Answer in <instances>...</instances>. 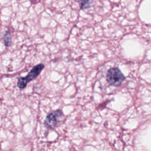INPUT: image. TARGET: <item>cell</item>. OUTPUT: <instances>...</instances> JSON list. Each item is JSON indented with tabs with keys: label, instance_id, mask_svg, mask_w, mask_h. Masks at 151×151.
<instances>
[{
	"label": "cell",
	"instance_id": "cell-1",
	"mask_svg": "<svg viewBox=\"0 0 151 151\" xmlns=\"http://www.w3.org/2000/svg\"><path fill=\"white\" fill-rule=\"evenodd\" d=\"M44 67L45 65L41 63L34 66L26 77H20L18 78L17 87L21 90L25 88L29 82L35 79L40 74Z\"/></svg>",
	"mask_w": 151,
	"mask_h": 151
},
{
	"label": "cell",
	"instance_id": "cell-2",
	"mask_svg": "<svg viewBox=\"0 0 151 151\" xmlns=\"http://www.w3.org/2000/svg\"><path fill=\"white\" fill-rule=\"evenodd\" d=\"M124 76L117 67L110 68L106 74V80L111 86L118 87L124 80Z\"/></svg>",
	"mask_w": 151,
	"mask_h": 151
},
{
	"label": "cell",
	"instance_id": "cell-3",
	"mask_svg": "<svg viewBox=\"0 0 151 151\" xmlns=\"http://www.w3.org/2000/svg\"><path fill=\"white\" fill-rule=\"evenodd\" d=\"M63 116L62 111L60 109H57L54 111L49 113L44 120V124L45 127L48 130L54 129L56 127L58 123V118Z\"/></svg>",
	"mask_w": 151,
	"mask_h": 151
},
{
	"label": "cell",
	"instance_id": "cell-4",
	"mask_svg": "<svg viewBox=\"0 0 151 151\" xmlns=\"http://www.w3.org/2000/svg\"><path fill=\"white\" fill-rule=\"evenodd\" d=\"M3 40H4V44L6 47H9L11 45V37L10 32L8 30L5 31V33L4 35V37H3Z\"/></svg>",
	"mask_w": 151,
	"mask_h": 151
},
{
	"label": "cell",
	"instance_id": "cell-5",
	"mask_svg": "<svg viewBox=\"0 0 151 151\" xmlns=\"http://www.w3.org/2000/svg\"><path fill=\"white\" fill-rule=\"evenodd\" d=\"M91 2V1H86V0L78 1V3L80 5V8L81 9H84L89 8L90 6Z\"/></svg>",
	"mask_w": 151,
	"mask_h": 151
}]
</instances>
